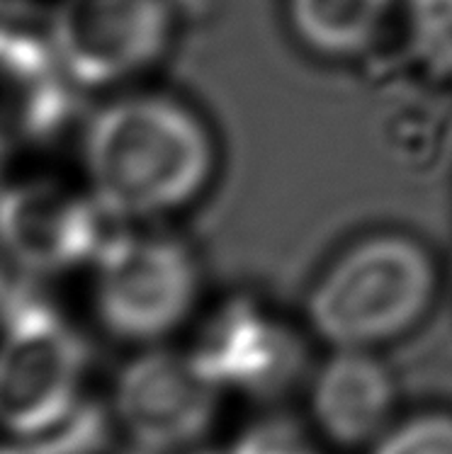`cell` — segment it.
<instances>
[{
  "label": "cell",
  "mask_w": 452,
  "mask_h": 454,
  "mask_svg": "<svg viewBox=\"0 0 452 454\" xmlns=\"http://www.w3.org/2000/svg\"><path fill=\"white\" fill-rule=\"evenodd\" d=\"M85 168L107 212L144 216L200 190L212 168V146L183 107L134 98L95 117L85 139Z\"/></svg>",
  "instance_id": "cell-1"
},
{
  "label": "cell",
  "mask_w": 452,
  "mask_h": 454,
  "mask_svg": "<svg viewBox=\"0 0 452 454\" xmlns=\"http://www.w3.org/2000/svg\"><path fill=\"white\" fill-rule=\"evenodd\" d=\"M433 268L407 239H372L343 255L312 294L309 311L323 338L368 345L401 333L424 314Z\"/></svg>",
  "instance_id": "cell-2"
},
{
  "label": "cell",
  "mask_w": 452,
  "mask_h": 454,
  "mask_svg": "<svg viewBox=\"0 0 452 454\" xmlns=\"http://www.w3.org/2000/svg\"><path fill=\"white\" fill-rule=\"evenodd\" d=\"M88 345L52 306L5 282L3 420L15 435H37L78 403Z\"/></svg>",
  "instance_id": "cell-3"
},
{
  "label": "cell",
  "mask_w": 452,
  "mask_h": 454,
  "mask_svg": "<svg viewBox=\"0 0 452 454\" xmlns=\"http://www.w3.org/2000/svg\"><path fill=\"white\" fill-rule=\"evenodd\" d=\"M194 268L183 246L156 236H117L98 253V311L124 340H154L190 311Z\"/></svg>",
  "instance_id": "cell-4"
},
{
  "label": "cell",
  "mask_w": 452,
  "mask_h": 454,
  "mask_svg": "<svg viewBox=\"0 0 452 454\" xmlns=\"http://www.w3.org/2000/svg\"><path fill=\"white\" fill-rule=\"evenodd\" d=\"M168 27L166 0H64L52 44L75 83L105 85L151 64Z\"/></svg>",
  "instance_id": "cell-5"
},
{
  "label": "cell",
  "mask_w": 452,
  "mask_h": 454,
  "mask_svg": "<svg viewBox=\"0 0 452 454\" xmlns=\"http://www.w3.org/2000/svg\"><path fill=\"white\" fill-rule=\"evenodd\" d=\"M193 362L217 387H239L263 403L295 394L306 374L302 340L243 301L226 306L207 325Z\"/></svg>",
  "instance_id": "cell-6"
},
{
  "label": "cell",
  "mask_w": 452,
  "mask_h": 454,
  "mask_svg": "<svg viewBox=\"0 0 452 454\" xmlns=\"http://www.w3.org/2000/svg\"><path fill=\"white\" fill-rule=\"evenodd\" d=\"M217 408V384L193 357L148 353L122 372L117 411L131 442L147 447L200 445Z\"/></svg>",
  "instance_id": "cell-7"
},
{
  "label": "cell",
  "mask_w": 452,
  "mask_h": 454,
  "mask_svg": "<svg viewBox=\"0 0 452 454\" xmlns=\"http://www.w3.org/2000/svg\"><path fill=\"white\" fill-rule=\"evenodd\" d=\"M3 243L20 268L52 275L100 253L98 212L52 183H25L3 197Z\"/></svg>",
  "instance_id": "cell-8"
},
{
  "label": "cell",
  "mask_w": 452,
  "mask_h": 454,
  "mask_svg": "<svg viewBox=\"0 0 452 454\" xmlns=\"http://www.w3.org/2000/svg\"><path fill=\"white\" fill-rule=\"evenodd\" d=\"M5 144L44 141L71 114V90L54 44L25 29H3Z\"/></svg>",
  "instance_id": "cell-9"
},
{
  "label": "cell",
  "mask_w": 452,
  "mask_h": 454,
  "mask_svg": "<svg viewBox=\"0 0 452 454\" xmlns=\"http://www.w3.org/2000/svg\"><path fill=\"white\" fill-rule=\"evenodd\" d=\"M392 401L394 384L389 372L362 353L333 357L316 380V416L341 445H361L377 435L387 423Z\"/></svg>",
  "instance_id": "cell-10"
},
{
  "label": "cell",
  "mask_w": 452,
  "mask_h": 454,
  "mask_svg": "<svg viewBox=\"0 0 452 454\" xmlns=\"http://www.w3.org/2000/svg\"><path fill=\"white\" fill-rule=\"evenodd\" d=\"M392 0H292L299 37L323 54H351L368 44Z\"/></svg>",
  "instance_id": "cell-11"
},
{
  "label": "cell",
  "mask_w": 452,
  "mask_h": 454,
  "mask_svg": "<svg viewBox=\"0 0 452 454\" xmlns=\"http://www.w3.org/2000/svg\"><path fill=\"white\" fill-rule=\"evenodd\" d=\"M112 427L100 401H78L71 413L37 435L5 447L3 454H105Z\"/></svg>",
  "instance_id": "cell-12"
},
{
  "label": "cell",
  "mask_w": 452,
  "mask_h": 454,
  "mask_svg": "<svg viewBox=\"0 0 452 454\" xmlns=\"http://www.w3.org/2000/svg\"><path fill=\"white\" fill-rule=\"evenodd\" d=\"M401 389L418 401H452V345L418 348L397 362Z\"/></svg>",
  "instance_id": "cell-13"
},
{
  "label": "cell",
  "mask_w": 452,
  "mask_h": 454,
  "mask_svg": "<svg viewBox=\"0 0 452 454\" xmlns=\"http://www.w3.org/2000/svg\"><path fill=\"white\" fill-rule=\"evenodd\" d=\"M411 32L418 54L452 78V0H411Z\"/></svg>",
  "instance_id": "cell-14"
},
{
  "label": "cell",
  "mask_w": 452,
  "mask_h": 454,
  "mask_svg": "<svg viewBox=\"0 0 452 454\" xmlns=\"http://www.w3.org/2000/svg\"><path fill=\"white\" fill-rule=\"evenodd\" d=\"M229 454H316L306 445L305 427L292 416H273L250 426Z\"/></svg>",
  "instance_id": "cell-15"
},
{
  "label": "cell",
  "mask_w": 452,
  "mask_h": 454,
  "mask_svg": "<svg viewBox=\"0 0 452 454\" xmlns=\"http://www.w3.org/2000/svg\"><path fill=\"white\" fill-rule=\"evenodd\" d=\"M375 454H452V416H421L394 430Z\"/></svg>",
  "instance_id": "cell-16"
},
{
  "label": "cell",
  "mask_w": 452,
  "mask_h": 454,
  "mask_svg": "<svg viewBox=\"0 0 452 454\" xmlns=\"http://www.w3.org/2000/svg\"><path fill=\"white\" fill-rule=\"evenodd\" d=\"M117 454H219L214 450H207V447L190 445V447H147L139 445V442H131V445L120 447Z\"/></svg>",
  "instance_id": "cell-17"
}]
</instances>
